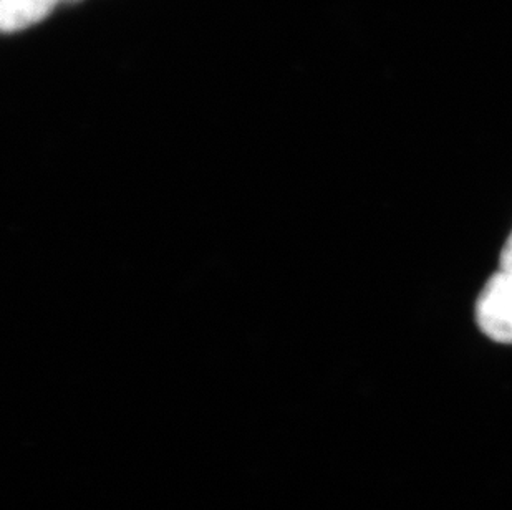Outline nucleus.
I'll return each instance as SVG.
<instances>
[{"instance_id":"obj_4","label":"nucleus","mask_w":512,"mask_h":510,"mask_svg":"<svg viewBox=\"0 0 512 510\" xmlns=\"http://www.w3.org/2000/svg\"><path fill=\"white\" fill-rule=\"evenodd\" d=\"M70 2H73V0H70Z\"/></svg>"},{"instance_id":"obj_1","label":"nucleus","mask_w":512,"mask_h":510,"mask_svg":"<svg viewBox=\"0 0 512 510\" xmlns=\"http://www.w3.org/2000/svg\"><path fill=\"white\" fill-rule=\"evenodd\" d=\"M476 320L486 337L512 345V272L499 270L486 282L476 304Z\"/></svg>"},{"instance_id":"obj_2","label":"nucleus","mask_w":512,"mask_h":510,"mask_svg":"<svg viewBox=\"0 0 512 510\" xmlns=\"http://www.w3.org/2000/svg\"><path fill=\"white\" fill-rule=\"evenodd\" d=\"M58 0H0V27L17 32L45 19Z\"/></svg>"},{"instance_id":"obj_3","label":"nucleus","mask_w":512,"mask_h":510,"mask_svg":"<svg viewBox=\"0 0 512 510\" xmlns=\"http://www.w3.org/2000/svg\"><path fill=\"white\" fill-rule=\"evenodd\" d=\"M501 270L512 272V234L504 246L503 254H501Z\"/></svg>"}]
</instances>
